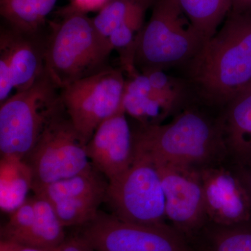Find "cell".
Instances as JSON below:
<instances>
[{
    "instance_id": "6da1fadb",
    "label": "cell",
    "mask_w": 251,
    "mask_h": 251,
    "mask_svg": "<svg viewBox=\"0 0 251 251\" xmlns=\"http://www.w3.org/2000/svg\"><path fill=\"white\" fill-rule=\"evenodd\" d=\"M220 112L196 99L168 123L138 125L132 128L135 154L198 171L229 161Z\"/></svg>"
},
{
    "instance_id": "7a4b0ae2",
    "label": "cell",
    "mask_w": 251,
    "mask_h": 251,
    "mask_svg": "<svg viewBox=\"0 0 251 251\" xmlns=\"http://www.w3.org/2000/svg\"><path fill=\"white\" fill-rule=\"evenodd\" d=\"M183 67L198 100L221 111L251 82V12H229Z\"/></svg>"
},
{
    "instance_id": "3957f363",
    "label": "cell",
    "mask_w": 251,
    "mask_h": 251,
    "mask_svg": "<svg viewBox=\"0 0 251 251\" xmlns=\"http://www.w3.org/2000/svg\"><path fill=\"white\" fill-rule=\"evenodd\" d=\"M204 42L178 0H155L137 42L135 68L143 74L184 67Z\"/></svg>"
},
{
    "instance_id": "277c9868",
    "label": "cell",
    "mask_w": 251,
    "mask_h": 251,
    "mask_svg": "<svg viewBox=\"0 0 251 251\" xmlns=\"http://www.w3.org/2000/svg\"><path fill=\"white\" fill-rule=\"evenodd\" d=\"M99 37L92 18L71 5L45 44V70L61 90L100 70L111 52Z\"/></svg>"
},
{
    "instance_id": "5b68a950",
    "label": "cell",
    "mask_w": 251,
    "mask_h": 251,
    "mask_svg": "<svg viewBox=\"0 0 251 251\" xmlns=\"http://www.w3.org/2000/svg\"><path fill=\"white\" fill-rule=\"evenodd\" d=\"M58 90L45 72L29 89L0 103L1 158L23 160L29 154L64 109Z\"/></svg>"
},
{
    "instance_id": "8992f818",
    "label": "cell",
    "mask_w": 251,
    "mask_h": 251,
    "mask_svg": "<svg viewBox=\"0 0 251 251\" xmlns=\"http://www.w3.org/2000/svg\"><path fill=\"white\" fill-rule=\"evenodd\" d=\"M23 161L32 174L34 194L48 185L72 177L92 166L86 144L64 108L46 127Z\"/></svg>"
},
{
    "instance_id": "52a82bcc",
    "label": "cell",
    "mask_w": 251,
    "mask_h": 251,
    "mask_svg": "<svg viewBox=\"0 0 251 251\" xmlns=\"http://www.w3.org/2000/svg\"><path fill=\"white\" fill-rule=\"evenodd\" d=\"M108 181L105 202L112 215L133 224H169L161 176L146 157L135 154L131 166Z\"/></svg>"
},
{
    "instance_id": "ba28073f",
    "label": "cell",
    "mask_w": 251,
    "mask_h": 251,
    "mask_svg": "<svg viewBox=\"0 0 251 251\" xmlns=\"http://www.w3.org/2000/svg\"><path fill=\"white\" fill-rule=\"evenodd\" d=\"M74 228L95 251H197L171 224H133L100 210Z\"/></svg>"
},
{
    "instance_id": "9c48e42d",
    "label": "cell",
    "mask_w": 251,
    "mask_h": 251,
    "mask_svg": "<svg viewBox=\"0 0 251 251\" xmlns=\"http://www.w3.org/2000/svg\"><path fill=\"white\" fill-rule=\"evenodd\" d=\"M126 80L117 69H101L60 90L64 110L86 145L96 129L122 107Z\"/></svg>"
},
{
    "instance_id": "30bf717a",
    "label": "cell",
    "mask_w": 251,
    "mask_h": 251,
    "mask_svg": "<svg viewBox=\"0 0 251 251\" xmlns=\"http://www.w3.org/2000/svg\"><path fill=\"white\" fill-rule=\"evenodd\" d=\"M196 99L184 77L172 76L164 71L137 72L126 81L122 106L138 125H159Z\"/></svg>"
},
{
    "instance_id": "8fae6325",
    "label": "cell",
    "mask_w": 251,
    "mask_h": 251,
    "mask_svg": "<svg viewBox=\"0 0 251 251\" xmlns=\"http://www.w3.org/2000/svg\"><path fill=\"white\" fill-rule=\"evenodd\" d=\"M155 166L164 191L167 221L191 244L209 224L199 171Z\"/></svg>"
},
{
    "instance_id": "7c38bea8",
    "label": "cell",
    "mask_w": 251,
    "mask_h": 251,
    "mask_svg": "<svg viewBox=\"0 0 251 251\" xmlns=\"http://www.w3.org/2000/svg\"><path fill=\"white\" fill-rule=\"evenodd\" d=\"M109 181L92 165L72 177L48 185L36 196L45 198L64 227H77L93 219L105 202Z\"/></svg>"
},
{
    "instance_id": "4fadbf2b",
    "label": "cell",
    "mask_w": 251,
    "mask_h": 251,
    "mask_svg": "<svg viewBox=\"0 0 251 251\" xmlns=\"http://www.w3.org/2000/svg\"><path fill=\"white\" fill-rule=\"evenodd\" d=\"M209 224L251 222V202L237 168L227 161L199 171Z\"/></svg>"
},
{
    "instance_id": "5bb4252c",
    "label": "cell",
    "mask_w": 251,
    "mask_h": 251,
    "mask_svg": "<svg viewBox=\"0 0 251 251\" xmlns=\"http://www.w3.org/2000/svg\"><path fill=\"white\" fill-rule=\"evenodd\" d=\"M91 163L108 181L128 169L135 161L132 128L123 106L102 122L86 145Z\"/></svg>"
},
{
    "instance_id": "9a60e30c",
    "label": "cell",
    "mask_w": 251,
    "mask_h": 251,
    "mask_svg": "<svg viewBox=\"0 0 251 251\" xmlns=\"http://www.w3.org/2000/svg\"><path fill=\"white\" fill-rule=\"evenodd\" d=\"M220 120L229 161L238 166H250L251 85L221 110Z\"/></svg>"
},
{
    "instance_id": "2e32d148",
    "label": "cell",
    "mask_w": 251,
    "mask_h": 251,
    "mask_svg": "<svg viewBox=\"0 0 251 251\" xmlns=\"http://www.w3.org/2000/svg\"><path fill=\"white\" fill-rule=\"evenodd\" d=\"M11 52V71L16 92L27 90L45 73V44L37 36L21 34L14 29H1Z\"/></svg>"
},
{
    "instance_id": "e0dca14e",
    "label": "cell",
    "mask_w": 251,
    "mask_h": 251,
    "mask_svg": "<svg viewBox=\"0 0 251 251\" xmlns=\"http://www.w3.org/2000/svg\"><path fill=\"white\" fill-rule=\"evenodd\" d=\"M35 219L30 229L19 244L42 251H55L67 234L53 206L41 196H32Z\"/></svg>"
},
{
    "instance_id": "ac0fdd59",
    "label": "cell",
    "mask_w": 251,
    "mask_h": 251,
    "mask_svg": "<svg viewBox=\"0 0 251 251\" xmlns=\"http://www.w3.org/2000/svg\"><path fill=\"white\" fill-rule=\"evenodd\" d=\"M57 0H0L1 17L14 30L37 36Z\"/></svg>"
},
{
    "instance_id": "d6986e66",
    "label": "cell",
    "mask_w": 251,
    "mask_h": 251,
    "mask_svg": "<svg viewBox=\"0 0 251 251\" xmlns=\"http://www.w3.org/2000/svg\"><path fill=\"white\" fill-rule=\"evenodd\" d=\"M32 174L23 160L1 158L0 161V207L9 213L25 202L31 191Z\"/></svg>"
},
{
    "instance_id": "ffe728a7",
    "label": "cell",
    "mask_w": 251,
    "mask_h": 251,
    "mask_svg": "<svg viewBox=\"0 0 251 251\" xmlns=\"http://www.w3.org/2000/svg\"><path fill=\"white\" fill-rule=\"evenodd\" d=\"M191 244L197 251H251V222L229 226L209 224Z\"/></svg>"
},
{
    "instance_id": "44dd1931",
    "label": "cell",
    "mask_w": 251,
    "mask_h": 251,
    "mask_svg": "<svg viewBox=\"0 0 251 251\" xmlns=\"http://www.w3.org/2000/svg\"><path fill=\"white\" fill-rule=\"evenodd\" d=\"M204 41L212 37L231 10L232 0H178Z\"/></svg>"
},
{
    "instance_id": "7402d4cb",
    "label": "cell",
    "mask_w": 251,
    "mask_h": 251,
    "mask_svg": "<svg viewBox=\"0 0 251 251\" xmlns=\"http://www.w3.org/2000/svg\"><path fill=\"white\" fill-rule=\"evenodd\" d=\"M155 0H112L104 5L92 19L99 37L107 42L110 34L124 23L138 17H145Z\"/></svg>"
},
{
    "instance_id": "603a6c76",
    "label": "cell",
    "mask_w": 251,
    "mask_h": 251,
    "mask_svg": "<svg viewBox=\"0 0 251 251\" xmlns=\"http://www.w3.org/2000/svg\"><path fill=\"white\" fill-rule=\"evenodd\" d=\"M13 90L9 46L4 37L0 35V103L11 97Z\"/></svg>"
},
{
    "instance_id": "cb8c5ba5",
    "label": "cell",
    "mask_w": 251,
    "mask_h": 251,
    "mask_svg": "<svg viewBox=\"0 0 251 251\" xmlns=\"http://www.w3.org/2000/svg\"><path fill=\"white\" fill-rule=\"evenodd\" d=\"M55 251H95L74 232L67 234L64 242Z\"/></svg>"
},
{
    "instance_id": "d4e9b609",
    "label": "cell",
    "mask_w": 251,
    "mask_h": 251,
    "mask_svg": "<svg viewBox=\"0 0 251 251\" xmlns=\"http://www.w3.org/2000/svg\"><path fill=\"white\" fill-rule=\"evenodd\" d=\"M107 2V0H73L72 6L87 14L88 11L101 9Z\"/></svg>"
},
{
    "instance_id": "484cf974",
    "label": "cell",
    "mask_w": 251,
    "mask_h": 251,
    "mask_svg": "<svg viewBox=\"0 0 251 251\" xmlns=\"http://www.w3.org/2000/svg\"><path fill=\"white\" fill-rule=\"evenodd\" d=\"M0 251H42L11 241L0 239Z\"/></svg>"
},
{
    "instance_id": "4316f807",
    "label": "cell",
    "mask_w": 251,
    "mask_h": 251,
    "mask_svg": "<svg viewBox=\"0 0 251 251\" xmlns=\"http://www.w3.org/2000/svg\"><path fill=\"white\" fill-rule=\"evenodd\" d=\"M234 166L237 168L238 173L242 180L243 184L247 189L251 202V165L247 166H238L236 165Z\"/></svg>"
},
{
    "instance_id": "83f0119b",
    "label": "cell",
    "mask_w": 251,
    "mask_h": 251,
    "mask_svg": "<svg viewBox=\"0 0 251 251\" xmlns=\"http://www.w3.org/2000/svg\"><path fill=\"white\" fill-rule=\"evenodd\" d=\"M229 12L244 14L251 12V0H232Z\"/></svg>"
},
{
    "instance_id": "f1b7e54d",
    "label": "cell",
    "mask_w": 251,
    "mask_h": 251,
    "mask_svg": "<svg viewBox=\"0 0 251 251\" xmlns=\"http://www.w3.org/2000/svg\"><path fill=\"white\" fill-rule=\"evenodd\" d=\"M112 1V0H107V1H108H108ZM108 2H107V3H108Z\"/></svg>"
},
{
    "instance_id": "f546056e",
    "label": "cell",
    "mask_w": 251,
    "mask_h": 251,
    "mask_svg": "<svg viewBox=\"0 0 251 251\" xmlns=\"http://www.w3.org/2000/svg\"><path fill=\"white\" fill-rule=\"evenodd\" d=\"M251 85V83H250V84H249V85ZM249 85H248V86H249ZM248 86H247V87H248Z\"/></svg>"
}]
</instances>
